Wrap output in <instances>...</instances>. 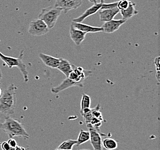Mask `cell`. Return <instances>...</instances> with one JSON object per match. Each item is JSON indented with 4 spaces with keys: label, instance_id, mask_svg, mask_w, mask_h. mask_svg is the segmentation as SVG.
<instances>
[{
    "label": "cell",
    "instance_id": "obj_21",
    "mask_svg": "<svg viewBox=\"0 0 160 150\" xmlns=\"http://www.w3.org/2000/svg\"><path fill=\"white\" fill-rule=\"evenodd\" d=\"M131 0H120L118 1L117 7L119 9V11L124 10L128 8Z\"/></svg>",
    "mask_w": 160,
    "mask_h": 150
},
{
    "label": "cell",
    "instance_id": "obj_25",
    "mask_svg": "<svg viewBox=\"0 0 160 150\" xmlns=\"http://www.w3.org/2000/svg\"><path fill=\"white\" fill-rule=\"evenodd\" d=\"M1 148L2 150H9L11 147L9 146L8 142H4L1 144Z\"/></svg>",
    "mask_w": 160,
    "mask_h": 150
},
{
    "label": "cell",
    "instance_id": "obj_2",
    "mask_svg": "<svg viewBox=\"0 0 160 150\" xmlns=\"http://www.w3.org/2000/svg\"><path fill=\"white\" fill-rule=\"evenodd\" d=\"M0 129L7 134L9 139L15 136L22 137L25 139L29 138L28 133L22 123L18 120L8 116L5 117L2 123H0Z\"/></svg>",
    "mask_w": 160,
    "mask_h": 150
},
{
    "label": "cell",
    "instance_id": "obj_10",
    "mask_svg": "<svg viewBox=\"0 0 160 150\" xmlns=\"http://www.w3.org/2000/svg\"><path fill=\"white\" fill-rule=\"evenodd\" d=\"M86 34L87 33L77 29L71 24L70 28V37L77 46L81 44L85 38Z\"/></svg>",
    "mask_w": 160,
    "mask_h": 150
},
{
    "label": "cell",
    "instance_id": "obj_31",
    "mask_svg": "<svg viewBox=\"0 0 160 150\" xmlns=\"http://www.w3.org/2000/svg\"><path fill=\"white\" fill-rule=\"evenodd\" d=\"M61 150V149H58V148H57V149H56V150Z\"/></svg>",
    "mask_w": 160,
    "mask_h": 150
},
{
    "label": "cell",
    "instance_id": "obj_4",
    "mask_svg": "<svg viewBox=\"0 0 160 150\" xmlns=\"http://www.w3.org/2000/svg\"><path fill=\"white\" fill-rule=\"evenodd\" d=\"M63 12L62 9L51 6L41 10L38 18L43 21L49 29L52 28Z\"/></svg>",
    "mask_w": 160,
    "mask_h": 150
},
{
    "label": "cell",
    "instance_id": "obj_1",
    "mask_svg": "<svg viewBox=\"0 0 160 150\" xmlns=\"http://www.w3.org/2000/svg\"><path fill=\"white\" fill-rule=\"evenodd\" d=\"M18 87L10 84L0 96V113L5 116L15 113L16 105V92Z\"/></svg>",
    "mask_w": 160,
    "mask_h": 150
},
{
    "label": "cell",
    "instance_id": "obj_15",
    "mask_svg": "<svg viewBox=\"0 0 160 150\" xmlns=\"http://www.w3.org/2000/svg\"><path fill=\"white\" fill-rule=\"evenodd\" d=\"M73 65L69 61L66 59H60V63L57 68V70H60L65 75L66 77L69 76L70 73L73 71Z\"/></svg>",
    "mask_w": 160,
    "mask_h": 150
},
{
    "label": "cell",
    "instance_id": "obj_17",
    "mask_svg": "<svg viewBox=\"0 0 160 150\" xmlns=\"http://www.w3.org/2000/svg\"><path fill=\"white\" fill-rule=\"evenodd\" d=\"M90 140V133L88 131L81 130L78 139L77 140V145L80 146V145L88 142Z\"/></svg>",
    "mask_w": 160,
    "mask_h": 150
},
{
    "label": "cell",
    "instance_id": "obj_16",
    "mask_svg": "<svg viewBox=\"0 0 160 150\" xmlns=\"http://www.w3.org/2000/svg\"><path fill=\"white\" fill-rule=\"evenodd\" d=\"M102 146L107 150H116L118 144L117 141L112 138H106L102 142Z\"/></svg>",
    "mask_w": 160,
    "mask_h": 150
},
{
    "label": "cell",
    "instance_id": "obj_32",
    "mask_svg": "<svg viewBox=\"0 0 160 150\" xmlns=\"http://www.w3.org/2000/svg\"><path fill=\"white\" fill-rule=\"evenodd\" d=\"M104 0H100L101 3H104Z\"/></svg>",
    "mask_w": 160,
    "mask_h": 150
},
{
    "label": "cell",
    "instance_id": "obj_5",
    "mask_svg": "<svg viewBox=\"0 0 160 150\" xmlns=\"http://www.w3.org/2000/svg\"><path fill=\"white\" fill-rule=\"evenodd\" d=\"M46 24L40 19H34L29 24L28 32L33 36H42L49 31Z\"/></svg>",
    "mask_w": 160,
    "mask_h": 150
},
{
    "label": "cell",
    "instance_id": "obj_22",
    "mask_svg": "<svg viewBox=\"0 0 160 150\" xmlns=\"http://www.w3.org/2000/svg\"><path fill=\"white\" fill-rule=\"evenodd\" d=\"M117 4H118V2L112 3H109V4H104V3H102V7H101L100 10H102V9H112V8H114L117 7Z\"/></svg>",
    "mask_w": 160,
    "mask_h": 150
},
{
    "label": "cell",
    "instance_id": "obj_8",
    "mask_svg": "<svg viewBox=\"0 0 160 150\" xmlns=\"http://www.w3.org/2000/svg\"><path fill=\"white\" fill-rule=\"evenodd\" d=\"M127 20L121 19V20H111L108 22H104L102 26L103 32L106 33L111 34L117 31L119 29L121 26L126 22Z\"/></svg>",
    "mask_w": 160,
    "mask_h": 150
},
{
    "label": "cell",
    "instance_id": "obj_6",
    "mask_svg": "<svg viewBox=\"0 0 160 150\" xmlns=\"http://www.w3.org/2000/svg\"><path fill=\"white\" fill-rule=\"evenodd\" d=\"M82 4V0H55L54 7L62 9L65 13L76 9Z\"/></svg>",
    "mask_w": 160,
    "mask_h": 150
},
{
    "label": "cell",
    "instance_id": "obj_7",
    "mask_svg": "<svg viewBox=\"0 0 160 150\" xmlns=\"http://www.w3.org/2000/svg\"><path fill=\"white\" fill-rule=\"evenodd\" d=\"M90 133L91 145L93 150H102V136H106L102 132H99L92 127H88Z\"/></svg>",
    "mask_w": 160,
    "mask_h": 150
},
{
    "label": "cell",
    "instance_id": "obj_9",
    "mask_svg": "<svg viewBox=\"0 0 160 150\" xmlns=\"http://www.w3.org/2000/svg\"><path fill=\"white\" fill-rule=\"evenodd\" d=\"M102 3H101L94 4L93 6L87 9L82 15H80V16L77 18H74L72 22L76 23H82L84 22L88 17L91 15H94L96 12H98L102 7Z\"/></svg>",
    "mask_w": 160,
    "mask_h": 150
},
{
    "label": "cell",
    "instance_id": "obj_13",
    "mask_svg": "<svg viewBox=\"0 0 160 150\" xmlns=\"http://www.w3.org/2000/svg\"><path fill=\"white\" fill-rule=\"evenodd\" d=\"M39 56L45 65L53 69H57L60 63V59L55 58L42 53L39 54Z\"/></svg>",
    "mask_w": 160,
    "mask_h": 150
},
{
    "label": "cell",
    "instance_id": "obj_30",
    "mask_svg": "<svg viewBox=\"0 0 160 150\" xmlns=\"http://www.w3.org/2000/svg\"><path fill=\"white\" fill-rule=\"evenodd\" d=\"M9 150H16V149H15V148H11Z\"/></svg>",
    "mask_w": 160,
    "mask_h": 150
},
{
    "label": "cell",
    "instance_id": "obj_23",
    "mask_svg": "<svg viewBox=\"0 0 160 150\" xmlns=\"http://www.w3.org/2000/svg\"><path fill=\"white\" fill-rule=\"evenodd\" d=\"M8 143L9 144V146L11 147V148H16L18 146L17 142L15 140V139H12V138H10L8 140Z\"/></svg>",
    "mask_w": 160,
    "mask_h": 150
},
{
    "label": "cell",
    "instance_id": "obj_19",
    "mask_svg": "<svg viewBox=\"0 0 160 150\" xmlns=\"http://www.w3.org/2000/svg\"><path fill=\"white\" fill-rule=\"evenodd\" d=\"M87 108H91V98L89 95L83 94L81 101V110Z\"/></svg>",
    "mask_w": 160,
    "mask_h": 150
},
{
    "label": "cell",
    "instance_id": "obj_20",
    "mask_svg": "<svg viewBox=\"0 0 160 150\" xmlns=\"http://www.w3.org/2000/svg\"><path fill=\"white\" fill-rule=\"evenodd\" d=\"M100 110V104H98L94 109H92V114L93 117L101 121H102L103 120L102 116Z\"/></svg>",
    "mask_w": 160,
    "mask_h": 150
},
{
    "label": "cell",
    "instance_id": "obj_29",
    "mask_svg": "<svg viewBox=\"0 0 160 150\" xmlns=\"http://www.w3.org/2000/svg\"><path fill=\"white\" fill-rule=\"evenodd\" d=\"M2 73L1 70L0 69V80L2 79Z\"/></svg>",
    "mask_w": 160,
    "mask_h": 150
},
{
    "label": "cell",
    "instance_id": "obj_18",
    "mask_svg": "<svg viewBox=\"0 0 160 150\" xmlns=\"http://www.w3.org/2000/svg\"><path fill=\"white\" fill-rule=\"evenodd\" d=\"M77 144V140L69 139L66 141L62 142L59 146L58 148L61 150H72L74 145Z\"/></svg>",
    "mask_w": 160,
    "mask_h": 150
},
{
    "label": "cell",
    "instance_id": "obj_12",
    "mask_svg": "<svg viewBox=\"0 0 160 150\" xmlns=\"http://www.w3.org/2000/svg\"><path fill=\"white\" fill-rule=\"evenodd\" d=\"M71 24L77 29H79L80 31H83L87 34L103 32V29L102 27H93V26H89L88 24H85L81 23H76L74 22H72Z\"/></svg>",
    "mask_w": 160,
    "mask_h": 150
},
{
    "label": "cell",
    "instance_id": "obj_24",
    "mask_svg": "<svg viewBox=\"0 0 160 150\" xmlns=\"http://www.w3.org/2000/svg\"><path fill=\"white\" fill-rule=\"evenodd\" d=\"M159 64H160V57H158L157 58L155 59V64L157 66V80L159 81Z\"/></svg>",
    "mask_w": 160,
    "mask_h": 150
},
{
    "label": "cell",
    "instance_id": "obj_27",
    "mask_svg": "<svg viewBox=\"0 0 160 150\" xmlns=\"http://www.w3.org/2000/svg\"><path fill=\"white\" fill-rule=\"evenodd\" d=\"M89 1L92 3H93V4L97 3V0H89Z\"/></svg>",
    "mask_w": 160,
    "mask_h": 150
},
{
    "label": "cell",
    "instance_id": "obj_11",
    "mask_svg": "<svg viewBox=\"0 0 160 150\" xmlns=\"http://www.w3.org/2000/svg\"><path fill=\"white\" fill-rule=\"evenodd\" d=\"M120 12L118 7L109 9H102L99 11L100 20L102 22H107L112 20L116 15Z\"/></svg>",
    "mask_w": 160,
    "mask_h": 150
},
{
    "label": "cell",
    "instance_id": "obj_14",
    "mask_svg": "<svg viewBox=\"0 0 160 150\" xmlns=\"http://www.w3.org/2000/svg\"><path fill=\"white\" fill-rule=\"evenodd\" d=\"M136 5L134 3L130 1L129 6L128 7L127 9L124 10L120 11V13L122 16V19L128 20V19L132 18L135 15H137L139 13L138 11L135 8Z\"/></svg>",
    "mask_w": 160,
    "mask_h": 150
},
{
    "label": "cell",
    "instance_id": "obj_28",
    "mask_svg": "<svg viewBox=\"0 0 160 150\" xmlns=\"http://www.w3.org/2000/svg\"><path fill=\"white\" fill-rule=\"evenodd\" d=\"M2 88H1V83H0V96H1L2 95Z\"/></svg>",
    "mask_w": 160,
    "mask_h": 150
},
{
    "label": "cell",
    "instance_id": "obj_26",
    "mask_svg": "<svg viewBox=\"0 0 160 150\" xmlns=\"http://www.w3.org/2000/svg\"><path fill=\"white\" fill-rule=\"evenodd\" d=\"M15 149H16V150H26L24 147H18V146L15 148Z\"/></svg>",
    "mask_w": 160,
    "mask_h": 150
},
{
    "label": "cell",
    "instance_id": "obj_3",
    "mask_svg": "<svg viewBox=\"0 0 160 150\" xmlns=\"http://www.w3.org/2000/svg\"><path fill=\"white\" fill-rule=\"evenodd\" d=\"M23 57H24V50L20 51V55L18 58L4 55L0 51L1 59L3 62H5V64L10 69L12 68L13 67H18L22 75L24 81L26 83H27L29 81V76H28V72L27 70V66L22 61Z\"/></svg>",
    "mask_w": 160,
    "mask_h": 150
}]
</instances>
